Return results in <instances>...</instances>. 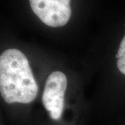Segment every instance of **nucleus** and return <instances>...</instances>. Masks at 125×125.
<instances>
[{
	"mask_svg": "<svg viewBox=\"0 0 125 125\" xmlns=\"http://www.w3.org/2000/svg\"><path fill=\"white\" fill-rule=\"evenodd\" d=\"M0 92L8 104H29L38 94V86L29 62L18 49H7L1 54Z\"/></svg>",
	"mask_w": 125,
	"mask_h": 125,
	"instance_id": "f257e3e1",
	"label": "nucleus"
},
{
	"mask_svg": "<svg viewBox=\"0 0 125 125\" xmlns=\"http://www.w3.org/2000/svg\"><path fill=\"white\" fill-rule=\"evenodd\" d=\"M67 85V76L62 72H53L47 79L42 102L52 120H58L62 115Z\"/></svg>",
	"mask_w": 125,
	"mask_h": 125,
	"instance_id": "f03ea898",
	"label": "nucleus"
},
{
	"mask_svg": "<svg viewBox=\"0 0 125 125\" xmlns=\"http://www.w3.org/2000/svg\"><path fill=\"white\" fill-rule=\"evenodd\" d=\"M33 13L51 27L65 26L71 17L70 0H29Z\"/></svg>",
	"mask_w": 125,
	"mask_h": 125,
	"instance_id": "7ed1b4c3",
	"label": "nucleus"
},
{
	"mask_svg": "<svg viewBox=\"0 0 125 125\" xmlns=\"http://www.w3.org/2000/svg\"><path fill=\"white\" fill-rule=\"evenodd\" d=\"M117 66L121 73L125 75V36L121 41L118 52L115 55Z\"/></svg>",
	"mask_w": 125,
	"mask_h": 125,
	"instance_id": "20e7f679",
	"label": "nucleus"
}]
</instances>
